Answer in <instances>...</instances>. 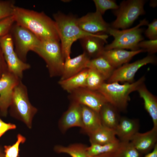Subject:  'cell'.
Returning <instances> with one entry per match:
<instances>
[{"label": "cell", "instance_id": "obj_37", "mask_svg": "<svg viewBox=\"0 0 157 157\" xmlns=\"http://www.w3.org/2000/svg\"><path fill=\"white\" fill-rule=\"evenodd\" d=\"M16 128L15 124L5 122L0 118V138L8 131L14 129Z\"/></svg>", "mask_w": 157, "mask_h": 157}, {"label": "cell", "instance_id": "obj_32", "mask_svg": "<svg viewBox=\"0 0 157 157\" xmlns=\"http://www.w3.org/2000/svg\"><path fill=\"white\" fill-rule=\"evenodd\" d=\"M0 47L4 57L15 52L13 40L10 32L0 38Z\"/></svg>", "mask_w": 157, "mask_h": 157}, {"label": "cell", "instance_id": "obj_17", "mask_svg": "<svg viewBox=\"0 0 157 157\" xmlns=\"http://www.w3.org/2000/svg\"><path fill=\"white\" fill-rule=\"evenodd\" d=\"M90 59L84 52L73 58L70 57L65 59L60 80L68 78L86 68L87 64Z\"/></svg>", "mask_w": 157, "mask_h": 157}, {"label": "cell", "instance_id": "obj_43", "mask_svg": "<svg viewBox=\"0 0 157 157\" xmlns=\"http://www.w3.org/2000/svg\"><path fill=\"white\" fill-rule=\"evenodd\" d=\"M0 157H4V152L0 154Z\"/></svg>", "mask_w": 157, "mask_h": 157}, {"label": "cell", "instance_id": "obj_34", "mask_svg": "<svg viewBox=\"0 0 157 157\" xmlns=\"http://www.w3.org/2000/svg\"><path fill=\"white\" fill-rule=\"evenodd\" d=\"M15 23L13 15L0 20V38L9 33Z\"/></svg>", "mask_w": 157, "mask_h": 157}, {"label": "cell", "instance_id": "obj_38", "mask_svg": "<svg viewBox=\"0 0 157 157\" xmlns=\"http://www.w3.org/2000/svg\"><path fill=\"white\" fill-rule=\"evenodd\" d=\"M8 71L5 57L0 47V78L2 75Z\"/></svg>", "mask_w": 157, "mask_h": 157}, {"label": "cell", "instance_id": "obj_26", "mask_svg": "<svg viewBox=\"0 0 157 157\" xmlns=\"http://www.w3.org/2000/svg\"><path fill=\"white\" fill-rule=\"evenodd\" d=\"M87 147L83 144L76 143L67 146L57 145L54 149L57 153L66 154L71 157H92L88 154Z\"/></svg>", "mask_w": 157, "mask_h": 157}, {"label": "cell", "instance_id": "obj_30", "mask_svg": "<svg viewBox=\"0 0 157 157\" xmlns=\"http://www.w3.org/2000/svg\"><path fill=\"white\" fill-rule=\"evenodd\" d=\"M26 141V138L21 134L17 135V140L12 145H5L3 151L4 157H18L19 151V146L20 144L24 143Z\"/></svg>", "mask_w": 157, "mask_h": 157}, {"label": "cell", "instance_id": "obj_27", "mask_svg": "<svg viewBox=\"0 0 157 157\" xmlns=\"http://www.w3.org/2000/svg\"><path fill=\"white\" fill-rule=\"evenodd\" d=\"M122 142L119 141L113 143L99 144H91L88 147L87 151L92 157L100 154L116 152L121 145Z\"/></svg>", "mask_w": 157, "mask_h": 157}, {"label": "cell", "instance_id": "obj_20", "mask_svg": "<svg viewBox=\"0 0 157 157\" xmlns=\"http://www.w3.org/2000/svg\"><path fill=\"white\" fill-rule=\"evenodd\" d=\"M139 95L143 100L145 109L152 119L153 127L157 128V99L143 83L137 90Z\"/></svg>", "mask_w": 157, "mask_h": 157}, {"label": "cell", "instance_id": "obj_31", "mask_svg": "<svg viewBox=\"0 0 157 157\" xmlns=\"http://www.w3.org/2000/svg\"><path fill=\"white\" fill-rule=\"evenodd\" d=\"M96 8V11L103 15L108 10H113L117 9L119 7L116 1L113 0H94Z\"/></svg>", "mask_w": 157, "mask_h": 157}, {"label": "cell", "instance_id": "obj_42", "mask_svg": "<svg viewBox=\"0 0 157 157\" xmlns=\"http://www.w3.org/2000/svg\"><path fill=\"white\" fill-rule=\"evenodd\" d=\"M3 149L0 146V154L3 152Z\"/></svg>", "mask_w": 157, "mask_h": 157}, {"label": "cell", "instance_id": "obj_4", "mask_svg": "<svg viewBox=\"0 0 157 157\" xmlns=\"http://www.w3.org/2000/svg\"><path fill=\"white\" fill-rule=\"evenodd\" d=\"M9 108L11 116L23 122L29 129L31 128L32 119L37 109L30 103L27 88L22 81L13 90Z\"/></svg>", "mask_w": 157, "mask_h": 157}, {"label": "cell", "instance_id": "obj_28", "mask_svg": "<svg viewBox=\"0 0 157 157\" xmlns=\"http://www.w3.org/2000/svg\"><path fill=\"white\" fill-rule=\"evenodd\" d=\"M86 88L90 90L97 91L105 80L104 77L96 70L88 68Z\"/></svg>", "mask_w": 157, "mask_h": 157}, {"label": "cell", "instance_id": "obj_8", "mask_svg": "<svg viewBox=\"0 0 157 157\" xmlns=\"http://www.w3.org/2000/svg\"><path fill=\"white\" fill-rule=\"evenodd\" d=\"M10 33L13 40L15 52L21 60L26 62L28 53L33 51L41 40L29 31L15 22Z\"/></svg>", "mask_w": 157, "mask_h": 157}, {"label": "cell", "instance_id": "obj_14", "mask_svg": "<svg viewBox=\"0 0 157 157\" xmlns=\"http://www.w3.org/2000/svg\"><path fill=\"white\" fill-rule=\"evenodd\" d=\"M108 37L106 34H97L87 36L80 39L83 52L90 58L100 56L104 50V44L107 42Z\"/></svg>", "mask_w": 157, "mask_h": 157}, {"label": "cell", "instance_id": "obj_13", "mask_svg": "<svg viewBox=\"0 0 157 157\" xmlns=\"http://www.w3.org/2000/svg\"><path fill=\"white\" fill-rule=\"evenodd\" d=\"M81 106L71 101L67 109L63 114L58 122L60 131L65 133L69 129L75 127L81 128Z\"/></svg>", "mask_w": 157, "mask_h": 157}, {"label": "cell", "instance_id": "obj_36", "mask_svg": "<svg viewBox=\"0 0 157 157\" xmlns=\"http://www.w3.org/2000/svg\"><path fill=\"white\" fill-rule=\"evenodd\" d=\"M148 28L144 34L149 40H157V20L154 19L151 22L148 24Z\"/></svg>", "mask_w": 157, "mask_h": 157}, {"label": "cell", "instance_id": "obj_6", "mask_svg": "<svg viewBox=\"0 0 157 157\" xmlns=\"http://www.w3.org/2000/svg\"><path fill=\"white\" fill-rule=\"evenodd\" d=\"M148 22L144 19L140 21L136 26L130 28L120 30L110 27L108 33L114 39L110 44L104 47V50L113 49H129L131 51L139 49L138 43L144 39L142 35L143 29L141 26L147 25Z\"/></svg>", "mask_w": 157, "mask_h": 157}, {"label": "cell", "instance_id": "obj_33", "mask_svg": "<svg viewBox=\"0 0 157 157\" xmlns=\"http://www.w3.org/2000/svg\"><path fill=\"white\" fill-rule=\"evenodd\" d=\"M15 1L13 0L0 1V20L13 15Z\"/></svg>", "mask_w": 157, "mask_h": 157}, {"label": "cell", "instance_id": "obj_9", "mask_svg": "<svg viewBox=\"0 0 157 157\" xmlns=\"http://www.w3.org/2000/svg\"><path fill=\"white\" fill-rule=\"evenodd\" d=\"M156 62V58L153 56L148 55L133 63L124 64L115 69L107 80V83H133L136 73L141 67Z\"/></svg>", "mask_w": 157, "mask_h": 157}, {"label": "cell", "instance_id": "obj_22", "mask_svg": "<svg viewBox=\"0 0 157 157\" xmlns=\"http://www.w3.org/2000/svg\"><path fill=\"white\" fill-rule=\"evenodd\" d=\"M88 70L86 68L68 78L60 80L58 84L63 90L70 93L78 89L86 88Z\"/></svg>", "mask_w": 157, "mask_h": 157}, {"label": "cell", "instance_id": "obj_2", "mask_svg": "<svg viewBox=\"0 0 157 157\" xmlns=\"http://www.w3.org/2000/svg\"><path fill=\"white\" fill-rule=\"evenodd\" d=\"M65 59L70 57L71 48L75 41L84 37L94 35L83 31L78 26L77 19L72 15L58 12L53 15Z\"/></svg>", "mask_w": 157, "mask_h": 157}, {"label": "cell", "instance_id": "obj_15", "mask_svg": "<svg viewBox=\"0 0 157 157\" xmlns=\"http://www.w3.org/2000/svg\"><path fill=\"white\" fill-rule=\"evenodd\" d=\"M157 141V128L153 127L146 132H138L130 142L141 154H145L153 150Z\"/></svg>", "mask_w": 157, "mask_h": 157}, {"label": "cell", "instance_id": "obj_3", "mask_svg": "<svg viewBox=\"0 0 157 157\" xmlns=\"http://www.w3.org/2000/svg\"><path fill=\"white\" fill-rule=\"evenodd\" d=\"M144 76L132 83L104 82L97 90L104 97L107 102L118 110H124L130 99V94L137 91L139 87L144 83Z\"/></svg>", "mask_w": 157, "mask_h": 157}, {"label": "cell", "instance_id": "obj_16", "mask_svg": "<svg viewBox=\"0 0 157 157\" xmlns=\"http://www.w3.org/2000/svg\"><path fill=\"white\" fill-rule=\"evenodd\" d=\"M144 52L142 49L127 51L124 49L104 50L101 56L105 58L115 68L128 63L136 55Z\"/></svg>", "mask_w": 157, "mask_h": 157}, {"label": "cell", "instance_id": "obj_41", "mask_svg": "<svg viewBox=\"0 0 157 157\" xmlns=\"http://www.w3.org/2000/svg\"><path fill=\"white\" fill-rule=\"evenodd\" d=\"M150 6L153 7H155L157 6V1L156 0H151L150 3Z\"/></svg>", "mask_w": 157, "mask_h": 157}, {"label": "cell", "instance_id": "obj_29", "mask_svg": "<svg viewBox=\"0 0 157 157\" xmlns=\"http://www.w3.org/2000/svg\"><path fill=\"white\" fill-rule=\"evenodd\" d=\"M122 142L121 146L116 152L118 157H142V154L130 142Z\"/></svg>", "mask_w": 157, "mask_h": 157}, {"label": "cell", "instance_id": "obj_24", "mask_svg": "<svg viewBox=\"0 0 157 157\" xmlns=\"http://www.w3.org/2000/svg\"><path fill=\"white\" fill-rule=\"evenodd\" d=\"M8 71L22 80L24 71L29 69L30 65L21 60L15 52L5 57Z\"/></svg>", "mask_w": 157, "mask_h": 157}, {"label": "cell", "instance_id": "obj_11", "mask_svg": "<svg viewBox=\"0 0 157 157\" xmlns=\"http://www.w3.org/2000/svg\"><path fill=\"white\" fill-rule=\"evenodd\" d=\"M21 80L8 71L0 78V115L2 116H7L13 90Z\"/></svg>", "mask_w": 157, "mask_h": 157}, {"label": "cell", "instance_id": "obj_40", "mask_svg": "<svg viewBox=\"0 0 157 157\" xmlns=\"http://www.w3.org/2000/svg\"><path fill=\"white\" fill-rule=\"evenodd\" d=\"M92 157H118L116 152L102 154Z\"/></svg>", "mask_w": 157, "mask_h": 157}, {"label": "cell", "instance_id": "obj_25", "mask_svg": "<svg viewBox=\"0 0 157 157\" xmlns=\"http://www.w3.org/2000/svg\"><path fill=\"white\" fill-rule=\"evenodd\" d=\"M86 68L94 69L100 74L105 80H108L115 68L104 57L100 56L90 59Z\"/></svg>", "mask_w": 157, "mask_h": 157}, {"label": "cell", "instance_id": "obj_1", "mask_svg": "<svg viewBox=\"0 0 157 157\" xmlns=\"http://www.w3.org/2000/svg\"><path fill=\"white\" fill-rule=\"evenodd\" d=\"M13 16L16 24L29 31L40 40L60 41L55 21L44 12L16 6Z\"/></svg>", "mask_w": 157, "mask_h": 157}, {"label": "cell", "instance_id": "obj_19", "mask_svg": "<svg viewBox=\"0 0 157 157\" xmlns=\"http://www.w3.org/2000/svg\"><path fill=\"white\" fill-rule=\"evenodd\" d=\"M81 106V131L88 135L102 125L99 113L87 107Z\"/></svg>", "mask_w": 157, "mask_h": 157}, {"label": "cell", "instance_id": "obj_12", "mask_svg": "<svg viewBox=\"0 0 157 157\" xmlns=\"http://www.w3.org/2000/svg\"><path fill=\"white\" fill-rule=\"evenodd\" d=\"M77 22L83 31L93 34H107L110 27L105 21L102 15L96 11L77 18Z\"/></svg>", "mask_w": 157, "mask_h": 157}, {"label": "cell", "instance_id": "obj_18", "mask_svg": "<svg viewBox=\"0 0 157 157\" xmlns=\"http://www.w3.org/2000/svg\"><path fill=\"white\" fill-rule=\"evenodd\" d=\"M139 127L137 120L126 117H121L115 129L116 136L121 142H130L138 132Z\"/></svg>", "mask_w": 157, "mask_h": 157}, {"label": "cell", "instance_id": "obj_21", "mask_svg": "<svg viewBox=\"0 0 157 157\" xmlns=\"http://www.w3.org/2000/svg\"><path fill=\"white\" fill-rule=\"evenodd\" d=\"M118 110L108 102L104 105L99 112L102 125L115 130L121 118Z\"/></svg>", "mask_w": 157, "mask_h": 157}, {"label": "cell", "instance_id": "obj_23", "mask_svg": "<svg viewBox=\"0 0 157 157\" xmlns=\"http://www.w3.org/2000/svg\"><path fill=\"white\" fill-rule=\"evenodd\" d=\"M88 136L91 144H103L119 141L115 130L102 125Z\"/></svg>", "mask_w": 157, "mask_h": 157}, {"label": "cell", "instance_id": "obj_35", "mask_svg": "<svg viewBox=\"0 0 157 157\" xmlns=\"http://www.w3.org/2000/svg\"><path fill=\"white\" fill-rule=\"evenodd\" d=\"M138 47L144 52H147L151 54L154 53L157 51V40H143L138 43Z\"/></svg>", "mask_w": 157, "mask_h": 157}, {"label": "cell", "instance_id": "obj_7", "mask_svg": "<svg viewBox=\"0 0 157 157\" xmlns=\"http://www.w3.org/2000/svg\"><path fill=\"white\" fill-rule=\"evenodd\" d=\"M145 1L143 0H129L122 1L118 8L113 10L116 19L110 25L111 28L116 29H126L145 12L144 6Z\"/></svg>", "mask_w": 157, "mask_h": 157}, {"label": "cell", "instance_id": "obj_5", "mask_svg": "<svg viewBox=\"0 0 157 157\" xmlns=\"http://www.w3.org/2000/svg\"><path fill=\"white\" fill-rule=\"evenodd\" d=\"M32 51L45 61L51 77L61 76L65 59L59 41L41 40Z\"/></svg>", "mask_w": 157, "mask_h": 157}, {"label": "cell", "instance_id": "obj_39", "mask_svg": "<svg viewBox=\"0 0 157 157\" xmlns=\"http://www.w3.org/2000/svg\"><path fill=\"white\" fill-rule=\"evenodd\" d=\"M144 157H157V144L151 151L145 154Z\"/></svg>", "mask_w": 157, "mask_h": 157}, {"label": "cell", "instance_id": "obj_10", "mask_svg": "<svg viewBox=\"0 0 157 157\" xmlns=\"http://www.w3.org/2000/svg\"><path fill=\"white\" fill-rule=\"evenodd\" d=\"M70 94L69 97L71 101L88 107L98 113L103 106L108 102L98 91L86 88L78 89Z\"/></svg>", "mask_w": 157, "mask_h": 157}]
</instances>
